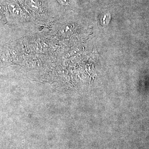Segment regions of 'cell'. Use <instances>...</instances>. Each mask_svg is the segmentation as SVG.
<instances>
[{
  "label": "cell",
  "instance_id": "6da1fadb",
  "mask_svg": "<svg viewBox=\"0 0 149 149\" xmlns=\"http://www.w3.org/2000/svg\"><path fill=\"white\" fill-rule=\"evenodd\" d=\"M59 2L61 3L62 4L66 5L67 2V0H58Z\"/></svg>",
  "mask_w": 149,
  "mask_h": 149
}]
</instances>
